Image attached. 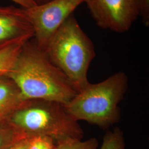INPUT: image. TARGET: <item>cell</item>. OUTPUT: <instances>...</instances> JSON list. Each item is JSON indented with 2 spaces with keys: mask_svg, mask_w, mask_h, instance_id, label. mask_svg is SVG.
Masks as SVG:
<instances>
[{
  "mask_svg": "<svg viewBox=\"0 0 149 149\" xmlns=\"http://www.w3.org/2000/svg\"><path fill=\"white\" fill-rule=\"evenodd\" d=\"M45 53L78 92L90 84L87 74L96 56L95 47L74 14L55 33Z\"/></svg>",
  "mask_w": 149,
  "mask_h": 149,
  "instance_id": "cell-2",
  "label": "cell"
},
{
  "mask_svg": "<svg viewBox=\"0 0 149 149\" xmlns=\"http://www.w3.org/2000/svg\"><path fill=\"white\" fill-rule=\"evenodd\" d=\"M125 139L122 130L118 127L108 131L103 137L100 149H125Z\"/></svg>",
  "mask_w": 149,
  "mask_h": 149,
  "instance_id": "cell-12",
  "label": "cell"
},
{
  "mask_svg": "<svg viewBox=\"0 0 149 149\" xmlns=\"http://www.w3.org/2000/svg\"><path fill=\"white\" fill-rule=\"evenodd\" d=\"M7 77L17 86L26 100H42L66 104L78 92L68 78L30 40L22 49Z\"/></svg>",
  "mask_w": 149,
  "mask_h": 149,
  "instance_id": "cell-1",
  "label": "cell"
},
{
  "mask_svg": "<svg viewBox=\"0 0 149 149\" xmlns=\"http://www.w3.org/2000/svg\"><path fill=\"white\" fill-rule=\"evenodd\" d=\"M56 143L50 137L42 135L29 137L28 149H56Z\"/></svg>",
  "mask_w": 149,
  "mask_h": 149,
  "instance_id": "cell-13",
  "label": "cell"
},
{
  "mask_svg": "<svg viewBox=\"0 0 149 149\" xmlns=\"http://www.w3.org/2000/svg\"><path fill=\"white\" fill-rule=\"evenodd\" d=\"M50 1H51V0H33V1L35 2V3L37 5H42V4L48 2Z\"/></svg>",
  "mask_w": 149,
  "mask_h": 149,
  "instance_id": "cell-17",
  "label": "cell"
},
{
  "mask_svg": "<svg viewBox=\"0 0 149 149\" xmlns=\"http://www.w3.org/2000/svg\"><path fill=\"white\" fill-rule=\"evenodd\" d=\"M128 84L127 74L118 72L100 82L90 83L64 106L76 120L106 129L120 120L119 104L128 90Z\"/></svg>",
  "mask_w": 149,
  "mask_h": 149,
  "instance_id": "cell-3",
  "label": "cell"
},
{
  "mask_svg": "<svg viewBox=\"0 0 149 149\" xmlns=\"http://www.w3.org/2000/svg\"><path fill=\"white\" fill-rule=\"evenodd\" d=\"M13 2L19 5L22 8H29L37 5L33 0H11Z\"/></svg>",
  "mask_w": 149,
  "mask_h": 149,
  "instance_id": "cell-16",
  "label": "cell"
},
{
  "mask_svg": "<svg viewBox=\"0 0 149 149\" xmlns=\"http://www.w3.org/2000/svg\"><path fill=\"white\" fill-rule=\"evenodd\" d=\"M31 100H24L15 83L6 76H0V124L7 125L17 110Z\"/></svg>",
  "mask_w": 149,
  "mask_h": 149,
  "instance_id": "cell-8",
  "label": "cell"
},
{
  "mask_svg": "<svg viewBox=\"0 0 149 149\" xmlns=\"http://www.w3.org/2000/svg\"><path fill=\"white\" fill-rule=\"evenodd\" d=\"M7 125L29 138L47 136L55 143L69 138L82 139L84 136L79 122L64 104L56 102L31 100L11 116Z\"/></svg>",
  "mask_w": 149,
  "mask_h": 149,
  "instance_id": "cell-4",
  "label": "cell"
},
{
  "mask_svg": "<svg viewBox=\"0 0 149 149\" xmlns=\"http://www.w3.org/2000/svg\"><path fill=\"white\" fill-rule=\"evenodd\" d=\"M56 149H97L99 143L97 139L92 138L85 141L79 139H65L56 143Z\"/></svg>",
  "mask_w": 149,
  "mask_h": 149,
  "instance_id": "cell-11",
  "label": "cell"
},
{
  "mask_svg": "<svg viewBox=\"0 0 149 149\" xmlns=\"http://www.w3.org/2000/svg\"><path fill=\"white\" fill-rule=\"evenodd\" d=\"M84 0H51L25 8L38 48L45 52L54 34Z\"/></svg>",
  "mask_w": 149,
  "mask_h": 149,
  "instance_id": "cell-5",
  "label": "cell"
},
{
  "mask_svg": "<svg viewBox=\"0 0 149 149\" xmlns=\"http://www.w3.org/2000/svg\"><path fill=\"white\" fill-rule=\"evenodd\" d=\"M140 16L146 27L149 26V0H140Z\"/></svg>",
  "mask_w": 149,
  "mask_h": 149,
  "instance_id": "cell-14",
  "label": "cell"
},
{
  "mask_svg": "<svg viewBox=\"0 0 149 149\" xmlns=\"http://www.w3.org/2000/svg\"><path fill=\"white\" fill-rule=\"evenodd\" d=\"M27 42L23 41L13 43L0 49V76H7L11 72L24 44Z\"/></svg>",
  "mask_w": 149,
  "mask_h": 149,
  "instance_id": "cell-9",
  "label": "cell"
},
{
  "mask_svg": "<svg viewBox=\"0 0 149 149\" xmlns=\"http://www.w3.org/2000/svg\"><path fill=\"white\" fill-rule=\"evenodd\" d=\"M26 138L28 136L24 134L10 126L0 124V149H9L17 142Z\"/></svg>",
  "mask_w": 149,
  "mask_h": 149,
  "instance_id": "cell-10",
  "label": "cell"
},
{
  "mask_svg": "<svg viewBox=\"0 0 149 149\" xmlns=\"http://www.w3.org/2000/svg\"><path fill=\"white\" fill-rule=\"evenodd\" d=\"M29 138H26L18 141L9 149H28Z\"/></svg>",
  "mask_w": 149,
  "mask_h": 149,
  "instance_id": "cell-15",
  "label": "cell"
},
{
  "mask_svg": "<svg viewBox=\"0 0 149 149\" xmlns=\"http://www.w3.org/2000/svg\"><path fill=\"white\" fill-rule=\"evenodd\" d=\"M98 27L122 33L128 31L140 12V0H84Z\"/></svg>",
  "mask_w": 149,
  "mask_h": 149,
  "instance_id": "cell-6",
  "label": "cell"
},
{
  "mask_svg": "<svg viewBox=\"0 0 149 149\" xmlns=\"http://www.w3.org/2000/svg\"><path fill=\"white\" fill-rule=\"evenodd\" d=\"M33 37V28L25 8L0 6V49Z\"/></svg>",
  "mask_w": 149,
  "mask_h": 149,
  "instance_id": "cell-7",
  "label": "cell"
}]
</instances>
